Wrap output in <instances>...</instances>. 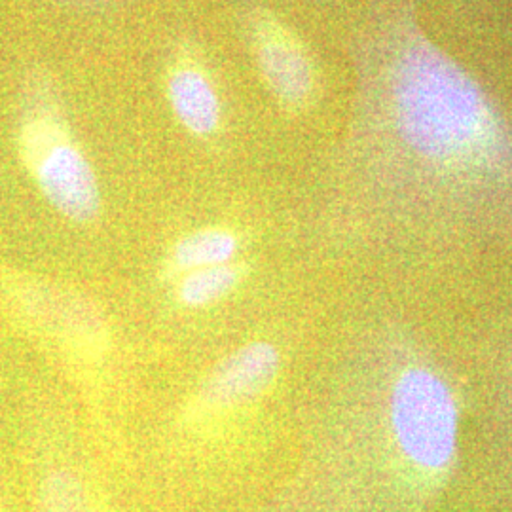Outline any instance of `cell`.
<instances>
[{"mask_svg":"<svg viewBox=\"0 0 512 512\" xmlns=\"http://www.w3.org/2000/svg\"><path fill=\"white\" fill-rule=\"evenodd\" d=\"M164 93L173 118L190 137L213 141L224 131L226 103L217 76L190 40H177L165 54Z\"/></svg>","mask_w":512,"mask_h":512,"instance_id":"obj_4","label":"cell"},{"mask_svg":"<svg viewBox=\"0 0 512 512\" xmlns=\"http://www.w3.org/2000/svg\"><path fill=\"white\" fill-rule=\"evenodd\" d=\"M238 27L275 103L293 114L310 110L321 82L317 63L300 35L262 0H239Z\"/></svg>","mask_w":512,"mask_h":512,"instance_id":"obj_3","label":"cell"},{"mask_svg":"<svg viewBox=\"0 0 512 512\" xmlns=\"http://www.w3.org/2000/svg\"><path fill=\"white\" fill-rule=\"evenodd\" d=\"M243 279V268L232 262L179 275L177 300L184 308L203 310L234 293Z\"/></svg>","mask_w":512,"mask_h":512,"instance_id":"obj_7","label":"cell"},{"mask_svg":"<svg viewBox=\"0 0 512 512\" xmlns=\"http://www.w3.org/2000/svg\"><path fill=\"white\" fill-rule=\"evenodd\" d=\"M281 353L256 340L228 353L205 378L200 401L211 410H230L264 395L279 376Z\"/></svg>","mask_w":512,"mask_h":512,"instance_id":"obj_5","label":"cell"},{"mask_svg":"<svg viewBox=\"0 0 512 512\" xmlns=\"http://www.w3.org/2000/svg\"><path fill=\"white\" fill-rule=\"evenodd\" d=\"M495 416L497 427L505 429L512 437V342L499 361L497 382H495Z\"/></svg>","mask_w":512,"mask_h":512,"instance_id":"obj_9","label":"cell"},{"mask_svg":"<svg viewBox=\"0 0 512 512\" xmlns=\"http://www.w3.org/2000/svg\"><path fill=\"white\" fill-rule=\"evenodd\" d=\"M397 158L458 202L512 194V128L475 78L425 38L391 50L376 84Z\"/></svg>","mask_w":512,"mask_h":512,"instance_id":"obj_1","label":"cell"},{"mask_svg":"<svg viewBox=\"0 0 512 512\" xmlns=\"http://www.w3.org/2000/svg\"><path fill=\"white\" fill-rule=\"evenodd\" d=\"M63 2L80 10H103L114 4V0H63Z\"/></svg>","mask_w":512,"mask_h":512,"instance_id":"obj_10","label":"cell"},{"mask_svg":"<svg viewBox=\"0 0 512 512\" xmlns=\"http://www.w3.org/2000/svg\"><path fill=\"white\" fill-rule=\"evenodd\" d=\"M241 251V239L228 228H202L175 241L167 255V270L183 275L202 268L224 266L236 262Z\"/></svg>","mask_w":512,"mask_h":512,"instance_id":"obj_6","label":"cell"},{"mask_svg":"<svg viewBox=\"0 0 512 512\" xmlns=\"http://www.w3.org/2000/svg\"><path fill=\"white\" fill-rule=\"evenodd\" d=\"M16 143L23 167L52 209L74 224L99 219V177L74 133L61 90L46 69L35 67L23 76Z\"/></svg>","mask_w":512,"mask_h":512,"instance_id":"obj_2","label":"cell"},{"mask_svg":"<svg viewBox=\"0 0 512 512\" xmlns=\"http://www.w3.org/2000/svg\"><path fill=\"white\" fill-rule=\"evenodd\" d=\"M40 512H93L82 480L71 471H54L40 486Z\"/></svg>","mask_w":512,"mask_h":512,"instance_id":"obj_8","label":"cell"}]
</instances>
